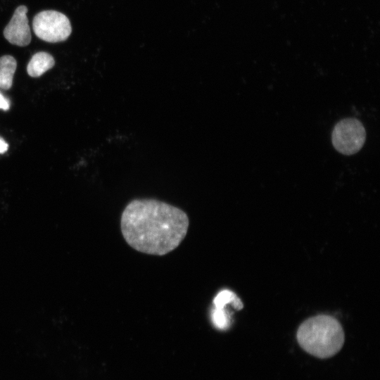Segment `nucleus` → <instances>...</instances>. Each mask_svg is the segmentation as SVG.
Returning <instances> with one entry per match:
<instances>
[{
    "label": "nucleus",
    "instance_id": "nucleus-4",
    "mask_svg": "<svg viewBox=\"0 0 380 380\" xmlns=\"http://www.w3.org/2000/svg\"><path fill=\"white\" fill-rule=\"evenodd\" d=\"M366 139L362 124L355 118H345L334 127L331 134L335 149L344 155H352L359 151Z\"/></svg>",
    "mask_w": 380,
    "mask_h": 380
},
{
    "label": "nucleus",
    "instance_id": "nucleus-8",
    "mask_svg": "<svg viewBox=\"0 0 380 380\" xmlns=\"http://www.w3.org/2000/svg\"><path fill=\"white\" fill-rule=\"evenodd\" d=\"M9 107V101L0 92V109L8 110Z\"/></svg>",
    "mask_w": 380,
    "mask_h": 380
},
{
    "label": "nucleus",
    "instance_id": "nucleus-7",
    "mask_svg": "<svg viewBox=\"0 0 380 380\" xmlns=\"http://www.w3.org/2000/svg\"><path fill=\"white\" fill-rule=\"evenodd\" d=\"M17 67L14 57L4 55L0 57V87L9 89L13 84V75Z\"/></svg>",
    "mask_w": 380,
    "mask_h": 380
},
{
    "label": "nucleus",
    "instance_id": "nucleus-5",
    "mask_svg": "<svg viewBox=\"0 0 380 380\" xmlns=\"http://www.w3.org/2000/svg\"><path fill=\"white\" fill-rule=\"evenodd\" d=\"M27 8L24 5L18 6L13 16L5 27L3 34L11 44L25 46L31 42V32L27 17Z\"/></svg>",
    "mask_w": 380,
    "mask_h": 380
},
{
    "label": "nucleus",
    "instance_id": "nucleus-1",
    "mask_svg": "<svg viewBox=\"0 0 380 380\" xmlns=\"http://www.w3.org/2000/svg\"><path fill=\"white\" fill-rule=\"evenodd\" d=\"M189 226L184 210L153 198L131 201L120 217V229L127 243L139 252L159 256L179 246Z\"/></svg>",
    "mask_w": 380,
    "mask_h": 380
},
{
    "label": "nucleus",
    "instance_id": "nucleus-2",
    "mask_svg": "<svg viewBox=\"0 0 380 380\" xmlns=\"http://www.w3.org/2000/svg\"><path fill=\"white\" fill-rule=\"evenodd\" d=\"M300 346L309 354L328 358L342 348L345 335L339 322L332 316L319 315L304 321L296 334Z\"/></svg>",
    "mask_w": 380,
    "mask_h": 380
},
{
    "label": "nucleus",
    "instance_id": "nucleus-3",
    "mask_svg": "<svg viewBox=\"0 0 380 380\" xmlns=\"http://www.w3.org/2000/svg\"><path fill=\"white\" fill-rule=\"evenodd\" d=\"M32 29L38 38L50 43L65 41L72 32L68 18L54 10L37 13L32 20Z\"/></svg>",
    "mask_w": 380,
    "mask_h": 380
},
{
    "label": "nucleus",
    "instance_id": "nucleus-9",
    "mask_svg": "<svg viewBox=\"0 0 380 380\" xmlns=\"http://www.w3.org/2000/svg\"><path fill=\"white\" fill-rule=\"evenodd\" d=\"M8 148V144L4 141V139L0 137V153H4L6 152Z\"/></svg>",
    "mask_w": 380,
    "mask_h": 380
},
{
    "label": "nucleus",
    "instance_id": "nucleus-6",
    "mask_svg": "<svg viewBox=\"0 0 380 380\" xmlns=\"http://www.w3.org/2000/svg\"><path fill=\"white\" fill-rule=\"evenodd\" d=\"M54 64V58L50 53L39 51L34 53L30 60L27 66V72L30 76L38 77L52 68Z\"/></svg>",
    "mask_w": 380,
    "mask_h": 380
}]
</instances>
